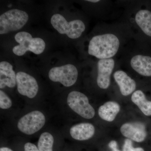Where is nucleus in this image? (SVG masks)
<instances>
[{
    "mask_svg": "<svg viewBox=\"0 0 151 151\" xmlns=\"http://www.w3.org/2000/svg\"><path fill=\"white\" fill-rule=\"evenodd\" d=\"M120 41L117 36L108 33L94 36L88 45L89 55L100 59L113 58L119 49Z\"/></svg>",
    "mask_w": 151,
    "mask_h": 151,
    "instance_id": "nucleus-1",
    "label": "nucleus"
},
{
    "mask_svg": "<svg viewBox=\"0 0 151 151\" xmlns=\"http://www.w3.org/2000/svg\"><path fill=\"white\" fill-rule=\"evenodd\" d=\"M15 39L19 44L13 48V52L18 56H22L30 51L35 54L43 52L45 47L44 41L40 38L32 37L29 33L21 32L15 36Z\"/></svg>",
    "mask_w": 151,
    "mask_h": 151,
    "instance_id": "nucleus-2",
    "label": "nucleus"
},
{
    "mask_svg": "<svg viewBox=\"0 0 151 151\" xmlns=\"http://www.w3.org/2000/svg\"><path fill=\"white\" fill-rule=\"evenodd\" d=\"M29 19L27 13L13 9L4 13L0 16V34H6L20 29Z\"/></svg>",
    "mask_w": 151,
    "mask_h": 151,
    "instance_id": "nucleus-3",
    "label": "nucleus"
},
{
    "mask_svg": "<svg viewBox=\"0 0 151 151\" xmlns=\"http://www.w3.org/2000/svg\"><path fill=\"white\" fill-rule=\"evenodd\" d=\"M51 24L59 33L66 34L73 39L80 37L86 28L85 24L81 20H74L68 22L60 14H55L52 17Z\"/></svg>",
    "mask_w": 151,
    "mask_h": 151,
    "instance_id": "nucleus-4",
    "label": "nucleus"
},
{
    "mask_svg": "<svg viewBox=\"0 0 151 151\" xmlns=\"http://www.w3.org/2000/svg\"><path fill=\"white\" fill-rule=\"evenodd\" d=\"M68 105L71 110L84 119H91L95 115V110L89 104L85 94L78 91H72L68 96Z\"/></svg>",
    "mask_w": 151,
    "mask_h": 151,
    "instance_id": "nucleus-5",
    "label": "nucleus"
},
{
    "mask_svg": "<svg viewBox=\"0 0 151 151\" xmlns=\"http://www.w3.org/2000/svg\"><path fill=\"white\" fill-rule=\"evenodd\" d=\"M49 78L52 81L59 82L64 86L69 87L77 81L78 71L72 64H67L59 67L52 68L48 73Z\"/></svg>",
    "mask_w": 151,
    "mask_h": 151,
    "instance_id": "nucleus-6",
    "label": "nucleus"
},
{
    "mask_svg": "<svg viewBox=\"0 0 151 151\" xmlns=\"http://www.w3.org/2000/svg\"><path fill=\"white\" fill-rule=\"evenodd\" d=\"M45 123L43 113L35 111L22 117L17 124L19 130L24 134L32 135L40 130Z\"/></svg>",
    "mask_w": 151,
    "mask_h": 151,
    "instance_id": "nucleus-7",
    "label": "nucleus"
},
{
    "mask_svg": "<svg viewBox=\"0 0 151 151\" xmlns=\"http://www.w3.org/2000/svg\"><path fill=\"white\" fill-rule=\"evenodd\" d=\"M17 84L19 93L29 98H33L38 91V85L35 78L24 72L16 74Z\"/></svg>",
    "mask_w": 151,
    "mask_h": 151,
    "instance_id": "nucleus-8",
    "label": "nucleus"
},
{
    "mask_svg": "<svg viewBox=\"0 0 151 151\" xmlns=\"http://www.w3.org/2000/svg\"><path fill=\"white\" fill-rule=\"evenodd\" d=\"M113 58L100 59L97 62V85L102 89H108L111 83V76L115 67Z\"/></svg>",
    "mask_w": 151,
    "mask_h": 151,
    "instance_id": "nucleus-9",
    "label": "nucleus"
},
{
    "mask_svg": "<svg viewBox=\"0 0 151 151\" xmlns=\"http://www.w3.org/2000/svg\"><path fill=\"white\" fill-rule=\"evenodd\" d=\"M120 131L124 137L137 142L145 141L147 136L145 127L139 122L124 124L121 127Z\"/></svg>",
    "mask_w": 151,
    "mask_h": 151,
    "instance_id": "nucleus-10",
    "label": "nucleus"
},
{
    "mask_svg": "<svg viewBox=\"0 0 151 151\" xmlns=\"http://www.w3.org/2000/svg\"><path fill=\"white\" fill-rule=\"evenodd\" d=\"M114 79L120 88L122 95L127 96L134 92L136 81L122 70H118L113 74Z\"/></svg>",
    "mask_w": 151,
    "mask_h": 151,
    "instance_id": "nucleus-11",
    "label": "nucleus"
},
{
    "mask_svg": "<svg viewBox=\"0 0 151 151\" xmlns=\"http://www.w3.org/2000/svg\"><path fill=\"white\" fill-rule=\"evenodd\" d=\"M17 84L16 75L9 63L2 61L0 63V88L6 86L13 88Z\"/></svg>",
    "mask_w": 151,
    "mask_h": 151,
    "instance_id": "nucleus-12",
    "label": "nucleus"
},
{
    "mask_svg": "<svg viewBox=\"0 0 151 151\" xmlns=\"http://www.w3.org/2000/svg\"><path fill=\"white\" fill-rule=\"evenodd\" d=\"M131 67L140 75L151 76V57L137 55L131 58Z\"/></svg>",
    "mask_w": 151,
    "mask_h": 151,
    "instance_id": "nucleus-13",
    "label": "nucleus"
},
{
    "mask_svg": "<svg viewBox=\"0 0 151 151\" xmlns=\"http://www.w3.org/2000/svg\"><path fill=\"white\" fill-rule=\"evenodd\" d=\"M95 133V128L90 123H81L74 125L70 129V134L76 140L84 141L92 137Z\"/></svg>",
    "mask_w": 151,
    "mask_h": 151,
    "instance_id": "nucleus-14",
    "label": "nucleus"
},
{
    "mask_svg": "<svg viewBox=\"0 0 151 151\" xmlns=\"http://www.w3.org/2000/svg\"><path fill=\"white\" fill-rule=\"evenodd\" d=\"M120 111V106L114 101H108L100 106L98 110V114L100 118L108 122L115 120Z\"/></svg>",
    "mask_w": 151,
    "mask_h": 151,
    "instance_id": "nucleus-15",
    "label": "nucleus"
},
{
    "mask_svg": "<svg viewBox=\"0 0 151 151\" xmlns=\"http://www.w3.org/2000/svg\"><path fill=\"white\" fill-rule=\"evenodd\" d=\"M135 20L143 32L151 37V12L147 9L140 10L135 15Z\"/></svg>",
    "mask_w": 151,
    "mask_h": 151,
    "instance_id": "nucleus-16",
    "label": "nucleus"
},
{
    "mask_svg": "<svg viewBox=\"0 0 151 151\" xmlns=\"http://www.w3.org/2000/svg\"><path fill=\"white\" fill-rule=\"evenodd\" d=\"M132 100L145 116H151V101L147 100L142 90H138L133 92Z\"/></svg>",
    "mask_w": 151,
    "mask_h": 151,
    "instance_id": "nucleus-17",
    "label": "nucleus"
},
{
    "mask_svg": "<svg viewBox=\"0 0 151 151\" xmlns=\"http://www.w3.org/2000/svg\"><path fill=\"white\" fill-rule=\"evenodd\" d=\"M54 143L53 136L48 132H44L40 135L38 142L39 151H52Z\"/></svg>",
    "mask_w": 151,
    "mask_h": 151,
    "instance_id": "nucleus-18",
    "label": "nucleus"
},
{
    "mask_svg": "<svg viewBox=\"0 0 151 151\" xmlns=\"http://www.w3.org/2000/svg\"><path fill=\"white\" fill-rule=\"evenodd\" d=\"M12 103L10 98L2 90H0V108L7 109L12 107Z\"/></svg>",
    "mask_w": 151,
    "mask_h": 151,
    "instance_id": "nucleus-19",
    "label": "nucleus"
},
{
    "mask_svg": "<svg viewBox=\"0 0 151 151\" xmlns=\"http://www.w3.org/2000/svg\"><path fill=\"white\" fill-rule=\"evenodd\" d=\"M123 151H145V150L141 147L134 148L132 140L129 139H127L124 142Z\"/></svg>",
    "mask_w": 151,
    "mask_h": 151,
    "instance_id": "nucleus-20",
    "label": "nucleus"
},
{
    "mask_svg": "<svg viewBox=\"0 0 151 151\" xmlns=\"http://www.w3.org/2000/svg\"><path fill=\"white\" fill-rule=\"evenodd\" d=\"M24 151H39L37 147L31 143H27L24 146Z\"/></svg>",
    "mask_w": 151,
    "mask_h": 151,
    "instance_id": "nucleus-21",
    "label": "nucleus"
},
{
    "mask_svg": "<svg viewBox=\"0 0 151 151\" xmlns=\"http://www.w3.org/2000/svg\"><path fill=\"white\" fill-rule=\"evenodd\" d=\"M108 146L112 150V151H115L118 150V144L116 141L115 140L111 141L108 144Z\"/></svg>",
    "mask_w": 151,
    "mask_h": 151,
    "instance_id": "nucleus-22",
    "label": "nucleus"
},
{
    "mask_svg": "<svg viewBox=\"0 0 151 151\" xmlns=\"http://www.w3.org/2000/svg\"><path fill=\"white\" fill-rule=\"evenodd\" d=\"M0 151H13L11 149L8 147H1L0 149Z\"/></svg>",
    "mask_w": 151,
    "mask_h": 151,
    "instance_id": "nucleus-23",
    "label": "nucleus"
},
{
    "mask_svg": "<svg viewBox=\"0 0 151 151\" xmlns=\"http://www.w3.org/2000/svg\"><path fill=\"white\" fill-rule=\"evenodd\" d=\"M87 1L90 2L92 3H97L98 2L100 1L99 0H89V1Z\"/></svg>",
    "mask_w": 151,
    "mask_h": 151,
    "instance_id": "nucleus-24",
    "label": "nucleus"
},
{
    "mask_svg": "<svg viewBox=\"0 0 151 151\" xmlns=\"http://www.w3.org/2000/svg\"><path fill=\"white\" fill-rule=\"evenodd\" d=\"M113 151H119V150H116Z\"/></svg>",
    "mask_w": 151,
    "mask_h": 151,
    "instance_id": "nucleus-25",
    "label": "nucleus"
}]
</instances>
